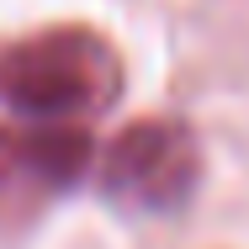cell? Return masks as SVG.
<instances>
[{
	"instance_id": "3",
	"label": "cell",
	"mask_w": 249,
	"mask_h": 249,
	"mask_svg": "<svg viewBox=\"0 0 249 249\" xmlns=\"http://www.w3.org/2000/svg\"><path fill=\"white\" fill-rule=\"evenodd\" d=\"M90 159L85 127H11L0 122V233L32 228Z\"/></svg>"
},
{
	"instance_id": "2",
	"label": "cell",
	"mask_w": 249,
	"mask_h": 249,
	"mask_svg": "<svg viewBox=\"0 0 249 249\" xmlns=\"http://www.w3.org/2000/svg\"><path fill=\"white\" fill-rule=\"evenodd\" d=\"M196 170L201 149L175 117H138L106 149L101 191L122 212H175L191 196Z\"/></svg>"
},
{
	"instance_id": "1",
	"label": "cell",
	"mask_w": 249,
	"mask_h": 249,
	"mask_svg": "<svg viewBox=\"0 0 249 249\" xmlns=\"http://www.w3.org/2000/svg\"><path fill=\"white\" fill-rule=\"evenodd\" d=\"M122 90V58L90 27H48L0 43V101L32 117H85Z\"/></svg>"
}]
</instances>
